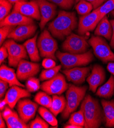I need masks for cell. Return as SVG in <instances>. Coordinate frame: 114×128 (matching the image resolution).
Returning a JSON list of instances; mask_svg holds the SVG:
<instances>
[{
    "label": "cell",
    "instance_id": "cell-1",
    "mask_svg": "<svg viewBox=\"0 0 114 128\" xmlns=\"http://www.w3.org/2000/svg\"><path fill=\"white\" fill-rule=\"evenodd\" d=\"M77 25V19L74 12L60 11L55 19L49 24L48 30L54 37L63 40L72 34Z\"/></svg>",
    "mask_w": 114,
    "mask_h": 128
},
{
    "label": "cell",
    "instance_id": "cell-2",
    "mask_svg": "<svg viewBox=\"0 0 114 128\" xmlns=\"http://www.w3.org/2000/svg\"><path fill=\"white\" fill-rule=\"evenodd\" d=\"M85 118V128H97L103 122V113L98 101L90 95H87L81 105Z\"/></svg>",
    "mask_w": 114,
    "mask_h": 128
},
{
    "label": "cell",
    "instance_id": "cell-3",
    "mask_svg": "<svg viewBox=\"0 0 114 128\" xmlns=\"http://www.w3.org/2000/svg\"><path fill=\"white\" fill-rule=\"evenodd\" d=\"M87 89L86 86L80 87L72 84L69 85L66 93V107L62 113L63 118L67 119L70 114L78 108L85 96Z\"/></svg>",
    "mask_w": 114,
    "mask_h": 128
},
{
    "label": "cell",
    "instance_id": "cell-4",
    "mask_svg": "<svg viewBox=\"0 0 114 128\" xmlns=\"http://www.w3.org/2000/svg\"><path fill=\"white\" fill-rule=\"evenodd\" d=\"M56 56L60 61L62 66L68 69L87 65L94 59L91 50H88L83 54L62 53L57 51Z\"/></svg>",
    "mask_w": 114,
    "mask_h": 128
},
{
    "label": "cell",
    "instance_id": "cell-5",
    "mask_svg": "<svg viewBox=\"0 0 114 128\" xmlns=\"http://www.w3.org/2000/svg\"><path fill=\"white\" fill-rule=\"evenodd\" d=\"M93 48L96 56L104 63L114 61V54L104 38L99 36H92L88 42Z\"/></svg>",
    "mask_w": 114,
    "mask_h": 128
},
{
    "label": "cell",
    "instance_id": "cell-6",
    "mask_svg": "<svg viewBox=\"0 0 114 128\" xmlns=\"http://www.w3.org/2000/svg\"><path fill=\"white\" fill-rule=\"evenodd\" d=\"M37 44L41 57L56 59L55 54L58 48L57 44L48 30H45L41 33Z\"/></svg>",
    "mask_w": 114,
    "mask_h": 128
},
{
    "label": "cell",
    "instance_id": "cell-7",
    "mask_svg": "<svg viewBox=\"0 0 114 128\" xmlns=\"http://www.w3.org/2000/svg\"><path fill=\"white\" fill-rule=\"evenodd\" d=\"M8 52V64L9 66L18 67L19 62L23 59H27L28 55L24 45L17 44L15 40L11 39L4 42Z\"/></svg>",
    "mask_w": 114,
    "mask_h": 128
},
{
    "label": "cell",
    "instance_id": "cell-8",
    "mask_svg": "<svg viewBox=\"0 0 114 128\" xmlns=\"http://www.w3.org/2000/svg\"><path fill=\"white\" fill-rule=\"evenodd\" d=\"M88 46L89 45L85 37L74 33L68 36L62 44L64 50L72 54L84 53Z\"/></svg>",
    "mask_w": 114,
    "mask_h": 128
},
{
    "label": "cell",
    "instance_id": "cell-9",
    "mask_svg": "<svg viewBox=\"0 0 114 128\" xmlns=\"http://www.w3.org/2000/svg\"><path fill=\"white\" fill-rule=\"evenodd\" d=\"M69 87L64 76L58 73L52 79L43 82L41 88L50 95H60Z\"/></svg>",
    "mask_w": 114,
    "mask_h": 128
},
{
    "label": "cell",
    "instance_id": "cell-10",
    "mask_svg": "<svg viewBox=\"0 0 114 128\" xmlns=\"http://www.w3.org/2000/svg\"><path fill=\"white\" fill-rule=\"evenodd\" d=\"M14 10L20 12L27 17L37 20H41L39 6L35 0L30 2L21 1L15 3Z\"/></svg>",
    "mask_w": 114,
    "mask_h": 128
},
{
    "label": "cell",
    "instance_id": "cell-11",
    "mask_svg": "<svg viewBox=\"0 0 114 128\" xmlns=\"http://www.w3.org/2000/svg\"><path fill=\"white\" fill-rule=\"evenodd\" d=\"M100 22V14L97 9L89 14L82 16L79 18L78 33L83 35L86 33L93 31Z\"/></svg>",
    "mask_w": 114,
    "mask_h": 128
},
{
    "label": "cell",
    "instance_id": "cell-12",
    "mask_svg": "<svg viewBox=\"0 0 114 128\" xmlns=\"http://www.w3.org/2000/svg\"><path fill=\"white\" fill-rule=\"evenodd\" d=\"M40 70L38 63L22 60L19 63L17 71V75L19 80L24 81L36 75Z\"/></svg>",
    "mask_w": 114,
    "mask_h": 128
},
{
    "label": "cell",
    "instance_id": "cell-13",
    "mask_svg": "<svg viewBox=\"0 0 114 128\" xmlns=\"http://www.w3.org/2000/svg\"><path fill=\"white\" fill-rule=\"evenodd\" d=\"M38 105L29 99L20 100L17 105L19 116L26 123L34 117Z\"/></svg>",
    "mask_w": 114,
    "mask_h": 128
},
{
    "label": "cell",
    "instance_id": "cell-14",
    "mask_svg": "<svg viewBox=\"0 0 114 128\" xmlns=\"http://www.w3.org/2000/svg\"><path fill=\"white\" fill-rule=\"evenodd\" d=\"M39 6L41 16L40 27L43 29L47 23L51 20L56 14V6L48 0H35Z\"/></svg>",
    "mask_w": 114,
    "mask_h": 128
},
{
    "label": "cell",
    "instance_id": "cell-15",
    "mask_svg": "<svg viewBox=\"0 0 114 128\" xmlns=\"http://www.w3.org/2000/svg\"><path fill=\"white\" fill-rule=\"evenodd\" d=\"M37 28L36 25L34 23L18 26L10 32L8 38L16 41L22 42L32 36Z\"/></svg>",
    "mask_w": 114,
    "mask_h": 128
},
{
    "label": "cell",
    "instance_id": "cell-16",
    "mask_svg": "<svg viewBox=\"0 0 114 128\" xmlns=\"http://www.w3.org/2000/svg\"><path fill=\"white\" fill-rule=\"evenodd\" d=\"M30 96V92L28 90L21 88L19 86L14 85L11 86L6 92L5 98L8 102L9 107L12 109L21 98Z\"/></svg>",
    "mask_w": 114,
    "mask_h": 128
},
{
    "label": "cell",
    "instance_id": "cell-17",
    "mask_svg": "<svg viewBox=\"0 0 114 128\" xmlns=\"http://www.w3.org/2000/svg\"><path fill=\"white\" fill-rule=\"evenodd\" d=\"M105 79V73L103 68L99 65H95L91 74L86 79L89 85L90 90L95 93L98 86L104 82Z\"/></svg>",
    "mask_w": 114,
    "mask_h": 128
},
{
    "label": "cell",
    "instance_id": "cell-18",
    "mask_svg": "<svg viewBox=\"0 0 114 128\" xmlns=\"http://www.w3.org/2000/svg\"><path fill=\"white\" fill-rule=\"evenodd\" d=\"M2 116L8 128H27L29 126L20 117L16 112L11 108L5 107L2 113Z\"/></svg>",
    "mask_w": 114,
    "mask_h": 128
},
{
    "label": "cell",
    "instance_id": "cell-19",
    "mask_svg": "<svg viewBox=\"0 0 114 128\" xmlns=\"http://www.w3.org/2000/svg\"><path fill=\"white\" fill-rule=\"evenodd\" d=\"M34 23L32 18L25 16L20 12L15 10H12L11 14L5 18L4 20L1 21L0 27L5 26H18Z\"/></svg>",
    "mask_w": 114,
    "mask_h": 128
},
{
    "label": "cell",
    "instance_id": "cell-20",
    "mask_svg": "<svg viewBox=\"0 0 114 128\" xmlns=\"http://www.w3.org/2000/svg\"><path fill=\"white\" fill-rule=\"evenodd\" d=\"M90 71V68L75 67L63 71L68 81L76 84L83 83Z\"/></svg>",
    "mask_w": 114,
    "mask_h": 128
},
{
    "label": "cell",
    "instance_id": "cell-21",
    "mask_svg": "<svg viewBox=\"0 0 114 128\" xmlns=\"http://www.w3.org/2000/svg\"><path fill=\"white\" fill-rule=\"evenodd\" d=\"M0 78L1 80L7 82L10 87L14 85L22 87H25L23 84L19 82L15 70L4 64L2 65L0 68Z\"/></svg>",
    "mask_w": 114,
    "mask_h": 128
},
{
    "label": "cell",
    "instance_id": "cell-22",
    "mask_svg": "<svg viewBox=\"0 0 114 128\" xmlns=\"http://www.w3.org/2000/svg\"><path fill=\"white\" fill-rule=\"evenodd\" d=\"M112 34V29L110 22L105 16L98 22L95 31L96 36H103L107 40H111Z\"/></svg>",
    "mask_w": 114,
    "mask_h": 128
},
{
    "label": "cell",
    "instance_id": "cell-23",
    "mask_svg": "<svg viewBox=\"0 0 114 128\" xmlns=\"http://www.w3.org/2000/svg\"><path fill=\"white\" fill-rule=\"evenodd\" d=\"M101 104L103 109L106 126L114 127V100H102Z\"/></svg>",
    "mask_w": 114,
    "mask_h": 128
},
{
    "label": "cell",
    "instance_id": "cell-24",
    "mask_svg": "<svg viewBox=\"0 0 114 128\" xmlns=\"http://www.w3.org/2000/svg\"><path fill=\"white\" fill-rule=\"evenodd\" d=\"M37 35L28 40L24 44L30 60L33 62H39L41 58L39 52V48L36 44Z\"/></svg>",
    "mask_w": 114,
    "mask_h": 128
},
{
    "label": "cell",
    "instance_id": "cell-25",
    "mask_svg": "<svg viewBox=\"0 0 114 128\" xmlns=\"http://www.w3.org/2000/svg\"><path fill=\"white\" fill-rule=\"evenodd\" d=\"M114 93V76L111 75L108 80L102 86L99 87L96 92V95L101 98H110Z\"/></svg>",
    "mask_w": 114,
    "mask_h": 128
},
{
    "label": "cell",
    "instance_id": "cell-26",
    "mask_svg": "<svg viewBox=\"0 0 114 128\" xmlns=\"http://www.w3.org/2000/svg\"><path fill=\"white\" fill-rule=\"evenodd\" d=\"M67 104V100L63 96L53 95L52 103L51 107L49 108L55 116L60 112H62L65 110Z\"/></svg>",
    "mask_w": 114,
    "mask_h": 128
},
{
    "label": "cell",
    "instance_id": "cell-27",
    "mask_svg": "<svg viewBox=\"0 0 114 128\" xmlns=\"http://www.w3.org/2000/svg\"><path fill=\"white\" fill-rule=\"evenodd\" d=\"M34 100L36 103L47 108H50L52 103V98L45 92H38L34 97Z\"/></svg>",
    "mask_w": 114,
    "mask_h": 128
},
{
    "label": "cell",
    "instance_id": "cell-28",
    "mask_svg": "<svg viewBox=\"0 0 114 128\" xmlns=\"http://www.w3.org/2000/svg\"><path fill=\"white\" fill-rule=\"evenodd\" d=\"M38 111L43 118L49 124L52 126H57L58 122L55 116L51 112L48 111L46 107L43 106L40 107Z\"/></svg>",
    "mask_w": 114,
    "mask_h": 128
},
{
    "label": "cell",
    "instance_id": "cell-29",
    "mask_svg": "<svg viewBox=\"0 0 114 128\" xmlns=\"http://www.w3.org/2000/svg\"><path fill=\"white\" fill-rule=\"evenodd\" d=\"M75 9L79 14L84 16L90 13L94 8L91 3L84 0H80L76 5Z\"/></svg>",
    "mask_w": 114,
    "mask_h": 128
},
{
    "label": "cell",
    "instance_id": "cell-30",
    "mask_svg": "<svg viewBox=\"0 0 114 128\" xmlns=\"http://www.w3.org/2000/svg\"><path fill=\"white\" fill-rule=\"evenodd\" d=\"M68 123L70 124L84 126L85 124V118L83 110L80 109L78 112L73 113L69 120Z\"/></svg>",
    "mask_w": 114,
    "mask_h": 128
},
{
    "label": "cell",
    "instance_id": "cell-31",
    "mask_svg": "<svg viewBox=\"0 0 114 128\" xmlns=\"http://www.w3.org/2000/svg\"><path fill=\"white\" fill-rule=\"evenodd\" d=\"M61 66L59 65L53 68L46 69L45 70H43L40 76V80L43 81L52 79L58 74L59 70L61 69Z\"/></svg>",
    "mask_w": 114,
    "mask_h": 128
},
{
    "label": "cell",
    "instance_id": "cell-32",
    "mask_svg": "<svg viewBox=\"0 0 114 128\" xmlns=\"http://www.w3.org/2000/svg\"><path fill=\"white\" fill-rule=\"evenodd\" d=\"M100 14V21L108 13L114 10V0H107L103 5L97 8Z\"/></svg>",
    "mask_w": 114,
    "mask_h": 128
},
{
    "label": "cell",
    "instance_id": "cell-33",
    "mask_svg": "<svg viewBox=\"0 0 114 128\" xmlns=\"http://www.w3.org/2000/svg\"><path fill=\"white\" fill-rule=\"evenodd\" d=\"M12 7V3L8 0H0V21L9 14Z\"/></svg>",
    "mask_w": 114,
    "mask_h": 128
},
{
    "label": "cell",
    "instance_id": "cell-34",
    "mask_svg": "<svg viewBox=\"0 0 114 128\" xmlns=\"http://www.w3.org/2000/svg\"><path fill=\"white\" fill-rule=\"evenodd\" d=\"M26 87L30 92H34L37 91L40 88L39 79L33 76L28 79L26 82Z\"/></svg>",
    "mask_w": 114,
    "mask_h": 128
},
{
    "label": "cell",
    "instance_id": "cell-35",
    "mask_svg": "<svg viewBox=\"0 0 114 128\" xmlns=\"http://www.w3.org/2000/svg\"><path fill=\"white\" fill-rule=\"evenodd\" d=\"M62 9L66 10L70 9L72 8L75 3V0H48Z\"/></svg>",
    "mask_w": 114,
    "mask_h": 128
},
{
    "label": "cell",
    "instance_id": "cell-36",
    "mask_svg": "<svg viewBox=\"0 0 114 128\" xmlns=\"http://www.w3.org/2000/svg\"><path fill=\"white\" fill-rule=\"evenodd\" d=\"M15 29V26H5L0 28V44L1 46L4 42L6 38L8 37L10 32Z\"/></svg>",
    "mask_w": 114,
    "mask_h": 128
},
{
    "label": "cell",
    "instance_id": "cell-37",
    "mask_svg": "<svg viewBox=\"0 0 114 128\" xmlns=\"http://www.w3.org/2000/svg\"><path fill=\"white\" fill-rule=\"evenodd\" d=\"M31 128H48L49 124L47 122L43 120L40 116H37L36 118L31 122L30 124Z\"/></svg>",
    "mask_w": 114,
    "mask_h": 128
},
{
    "label": "cell",
    "instance_id": "cell-38",
    "mask_svg": "<svg viewBox=\"0 0 114 128\" xmlns=\"http://www.w3.org/2000/svg\"><path fill=\"white\" fill-rule=\"evenodd\" d=\"M42 66L45 69H50L56 66V62L52 58H46L43 61Z\"/></svg>",
    "mask_w": 114,
    "mask_h": 128
},
{
    "label": "cell",
    "instance_id": "cell-39",
    "mask_svg": "<svg viewBox=\"0 0 114 128\" xmlns=\"http://www.w3.org/2000/svg\"><path fill=\"white\" fill-rule=\"evenodd\" d=\"M8 86L9 84L7 82L2 80L0 81V98H2L5 96Z\"/></svg>",
    "mask_w": 114,
    "mask_h": 128
},
{
    "label": "cell",
    "instance_id": "cell-40",
    "mask_svg": "<svg viewBox=\"0 0 114 128\" xmlns=\"http://www.w3.org/2000/svg\"><path fill=\"white\" fill-rule=\"evenodd\" d=\"M8 57V52L7 48L3 45L0 49V63L1 64Z\"/></svg>",
    "mask_w": 114,
    "mask_h": 128
},
{
    "label": "cell",
    "instance_id": "cell-41",
    "mask_svg": "<svg viewBox=\"0 0 114 128\" xmlns=\"http://www.w3.org/2000/svg\"><path fill=\"white\" fill-rule=\"evenodd\" d=\"M77 1H80V0H77ZM84 1L91 3L93 5V8L94 9L99 8L102 5L103 3L104 2L103 0H84Z\"/></svg>",
    "mask_w": 114,
    "mask_h": 128
},
{
    "label": "cell",
    "instance_id": "cell-42",
    "mask_svg": "<svg viewBox=\"0 0 114 128\" xmlns=\"http://www.w3.org/2000/svg\"><path fill=\"white\" fill-rule=\"evenodd\" d=\"M110 22L111 24L112 29V34L111 38L110 45L111 46V48L114 49V20H111L110 21Z\"/></svg>",
    "mask_w": 114,
    "mask_h": 128
},
{
    "label": "cell",
    "instance_id": "cell-43",
    "mask_svg": "<svg viewBox=\"0 0 114 128\" xmlns=\"http://www.w3.org/2000/svg\"><path fill=\"white\" fill-rule=\"evenodd\" d=\"M8 105V102L6 100V99L4 98V99L1 100L0 101V110L1 111H3L5 108V106Z\"/></svg>",
    "mask_w": 114,
    "mask_h": 128
},
{
    "label": "cell",
    "instance_id": "cell-44",
    "mask_svg": "<svg viewBox=\"0 0 114 128\" xmlns=\"http://www.w3.org/2000/svg\"><path fill=\"white\" fill-rule=\"evenodd\" d=\"M108 71L114 76V62H109L107 66Z\"/></svg>",
    "mask_w": 114,
    "mask_h": 128
},
{
    "label": "cell",
    "instance_id": "cell-45",
    "mask_svg": "<svg viewBox=\"0 0 114 128\" xmlns=\"http://www.w3.org/2000/svg\"><path fill=\"white\" fill-rule=\"evenodd\" d=\"M2 115L1 113V114H0V128H6V125L4 120H3L4 119L3 118Z\"/></svg>",
    "mask_w": 114,
    "mask_h": 128
},
{
    "label": "cell",
    "instance_id": "cell-46",
    "mask_svg": "<svg viewBox=\"0 0 114 128\" xmlns=\"http://www.w3.org/2000/svg\"><path fill=\"white\" fill-rule=\"evenodd\" d=\"M65 128H83L81 126H77V125H74V124H68L64 126Z\"/></svg>",
    "mask_w": 114,
    "mask_h": 128
},
{
    "label": "cell",
    "instance_id": "cell-47",
    "mask_svg": "<svg viewBox=\"0 0 114 128\" xmlns=\"http://www.w3.org/2000/svg\"><path fill=\"white\" fill-rule=\"evenodd\" d=\"M9 2H10L11 3H16L19 2L21 1H26V0H8Z\"/></svg>",
    "mask_w": 114,
    "mask_h": 128
},
{
    "label": "cell",
    "instance_id": "cell-48",
    "mask_svg": "<svg viewBox=\"0 0 114 128\" xmlns=\"http://www.w3.org/2000/svg\"><path fill=\"white\" fill-rule=\"evenodd\" d=\"M111 14L113 16H114V10L111 12Z\"/></svg>",
    "mask_w": 114,
    "mask_h": 128
},
{
    "label": "cell",
    "instance_id": "cell-49",
    "mask_svg": "<svg viewBox=\"0 0 114 128\" xmlns=\"http://www.w3.org/2000/svg\"><path fill=\"white\" fill-rule=\"evenodd\" d=\"M103 1L105 2V1H107V0H103Z\"/></svg>",
    "mask_w": 114,
    "mask_h": 128
}]
</instances>
